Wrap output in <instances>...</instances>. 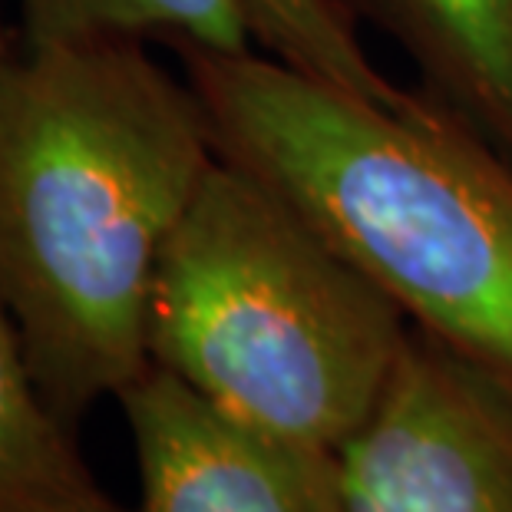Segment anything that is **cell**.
<instances>
[{"label": "cell", "mask_w": 512, "mask_h": 512, "mask_svg": "<svg viewBox=\"0 0 512 512\" xmlns=\"http://www.w3.org/2000/svg\"><path fill=\"white\" fill-rule=\"evenodd\" d=\"M0 512H136L86 466L30 374L24 341L0 298Z\"/></svg>", "instance_id": "obj_7"}, {"label": "cell", "mask_w": 512, "mask_h": 512, "mask_svg": "<svg viewBox=\"0 0 512 512\" xmlns=\"http://www.w3.org/2000/svg\"><path fill=\"white\" fill-rule=\"evenodd\" d=\"M407 337V314L361 268L225 159L162 248L149 361L271 440L341 450Z\"/></svg>", "instance_id": "obj_3"}, {"label": "cell", "mask_w": 512, "mask_h": 512, "mask_svg": "<svg viewBox=\"0 0 512 512\" xmlns=\"http://www.w3.org/2000/svg\"><path fill=\"white\" fill-rule=\"evenodd\" d=\"M337 476L344 512H512V380L410 324Z\"/></svg>", "instance_id": "obj_4"}, {"label": "cell", "mask_w": 512, "mask_h": 512, "mask_svg": "<svg viewBox=\"0 0 512 512\" xmlns=\"http://www.w3.org/2000/svg\"><path fill=\"white\" fill-rule=\"evenodd\" d=\"M24 43L162 40L172 50H258L238 0H20Z\"/></svg>", "instance_id": "obj_8"}, {"label": "cell", "mask_w": 512, "mask_h": 512, "mask_svg": "<svg viewBox=\"0 0 512 512\" xmlns=\"http://www.w3.org/2000/svg\"><path fill=\"white\" fill-rule=\"evenodd\" d=\"M219 156L456 354L512 380V159L430 96L374 100L261 50H179Z\"/></svg>", "instance_id": "obj_2"}, {"label": "cell", "mask_w": 512, "mask_h": 512, "mask_svg": "<svg viewBox=\"0 0 512 512\" xmlns=\"http://www.w3.org/2000/svg\"><path fill=\"white\" fill-rule=\"evenodd\" d=\"M261 53L314 80L374 100H400V90L374 67L354 17L341 0H238Z\"/></svg>", "instance_id": "obj_9"}, {"label": "cell", "mask_w": 512, "mask_h": 512, "mask_svg": "<svg viewBox=\"0 0 512 512\" xmlns=\"http://www.w3.org/2000/svg\"><path fill=\"white\" fill-rule=\"evenodd\" d=\"M219 159L199 93L143 40H0V298L70 430L152 367L162 248Z\"/></svg>", "instance_id": "obj_1"}, {"label": "cell", "mask_w": 512, "mask_h": 512, "mask_svg": "<svg viewBox=\"0 0 512 512\" xmlns=\"http://www.w3.org/2000/svg\"><path fill=\"white\" fill-rule=\"evenodd\" d=\"M139 470L136 512H344L337 453L242 427L152 364L119 394Z\"/></svg>", "instance_id": "obj_5"}, {"label": "cell", "mask_w": 512, "mask_h": 512, "mask_svg": "<svg viewBox=\"0 0 512 512\" xmlns=\"http://www.w3.org/2000/svg\"><path fill=\"white\" fill-rule=\"evenodd\" d=\"M427 96L512 159V0H354Z\"/></svg>", "instance_id": "obj_6"}]
</instances>
